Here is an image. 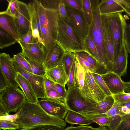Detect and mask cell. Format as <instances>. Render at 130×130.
<instances>
[{
    "instance_id": "1",
    "label": "cell",
    "mask_w": 130,
    "mask_h": 130,
    "mask_svg": "<svg viewBox=\"0 0 130 130\" xmlns=\"http://www.w3.org/2000/svg\"><path fill=\"white\" fill-rule=\"evenodd\" d=\"M18 110L16 123L21 130L43 125H54L64 130L67 126L63 120L49 114L38 103H32L26 100Z\"/></svg>"
},
{
    "instance_id": "2",
    "label": "cell",
    "mask_w": 130,
    "mask_h": 130,
    "mask_svg": "<svg viewBox=\"0 0 130 130\" xmlns=\"http://www.w3.org/2000/svg\"><path fill=\"white\" fill-rule=\"evenodd\" d=\"M41 31L46 53L57 39L59 0L39 1Z\"/></svg>"
},
{
    "instance_id": "3",
    "label": "cell",
    "mask_w": 130,
    "mask_h": 130,
    "mask_svg": "<svg viewBox=\"0 0 130 130\" xmlns=\"http://www.w3.org/2000/svg\"><path fill=\"white\" fill-rule=\"evenodd\" d=\"M57 40L66 52L75 53L85 52L89 55L85 41L75 32L70 25L67 18L59 17Z\"/></svg>"
},
{
    "instance_id": "4",
    "label": "cell",
    "mask_w": 130,
    "mask_h": 130,
    "mask_svg": "<svg viewBox=\"0 0 130 130\" xmlns=\"http://www.w3.org/2000/svg\"><path fill=\"white\" fill-rule=\"evenodd\" d=\"M93 19L90 26L89 35L96 48L99 62L108 72V61L104 43L101 15L99 6L101 1L90 0Z\"/></svg>"
},
{
    "instance_id": "5",
    "label": "cell",
    "mask_w": 130,
    "mask_h": 130,
    "mask_svg": "<svg viewBox=\"0 0 130 130\" xmlns=\"http://www.w3.org/2000/svg\"><path fill=\"white\" fill-rule=\"evenodd\" d=\"M106 15L114 47L115 62L124 43L125 29L127 24L121 13Z\"/></svg>"
},
{
    "instance_id": "6",
    "label": "cell",
    "mask_w": 130,
    "mask_h": 130,
    "mask_svg": "<svg viewBox=\"0 0 130 130\" xmlns=\"http://www.w3.org/2000/svg\"><path fill=\"white\" fill-rule=\"evenodd\" d=\"M65 4L70 25L80 38L85 41L89 35L90 26L83 10L75 9Z\"/></svg>"
},
{
    "instance_id": "7",
    "label": "cell",
    "mask_w": 130,
    "mask_h": 130,
    "mask_svg": "<svg viewBox=\"0 0 130 130\" xmlns=\"http://www.w3.org/2000/svg\"><path fill=\"white\" fill-rule=\"evenodd\" d=\"M0 93V102L9 113L17 112L26 100L23 91L11 85Z\"/></svg>"
},
{
    "instance_id": "8",
    "label": "cell",
    "mask_w": 130,
    "mask_h": 130,
    "mask_svg": "<svg viewBox=\"0 0 130 130\" xmlns=\"http://www.w3.org/2000/svg\"><path fill=\"white\" fill-rule=\"evenodd\" d=\"M80 91L86 100L94 103L103 101L107 96L95 81L92 73L88 71L86 72L83 86Z\"/></svg>"
},
{
    "instance_id": "9",
    "label": "cell",
    "mask_w": 130,
    "mask_h": 130,
    "mask_svg": "<svg viewBox=\"0 0 130 130\" xmlns=\"http://www.w3.org/2000/svg\"><path fill=\"white\" fill-rule=\"evenodd\" d=\"M65 99L69 110L77 114L95 106L98 103H93L86 100L81 94L79 89L76 87L68 89Z\"/></svg>"
},
{
    "instance_id": "10",
    "label": "cell",
    "mask_w": 130,
    "mask_h": 130,
    "mask_svg": "<svg viewBox=\"0 0 130 130\" xmlns=\"http://www.w3.org/2000/svg\"><path fill=\"white\" fill-rule=\"evenodd\" d=\"M12 58L13 64L16 71L22 75L29 82L37 98L43 99L46 98L44 86V77L27 71L21 67L13 58Z\"/></svg>"
},
{
    "instance_id": "11",
    "label": "cell",
    "mask_w": 130,
    "mask_h": 130,
    "mask_svg": "<svg viewBox=\"0 0 130 130\" xmlns=\"http://www.w3.org/2000/svg\"><path fill=\"white\" fill-rule=\"evenodd\" d=\"M65 53L56 40L45 53L42 63L46 69L62 65V61Z\"/></svg>"
},
{
    "instance_id": "12",
    "label": "cell",
    "mask_w": 130,
    "mask_h": 130,
    "mask_svg": "<svg viewBox=\"0 0 130 130\" xmlns=\"http://www.w3.org/2000/svg\"><path fill=\"white\" fill-rule=\"evenodd\" d=\"M37 103L49 114L62 120L69 110L65 104L46 98L38 100Z\"/></svg>"
},
{
    "instance_id": "13",
    "label": "cell",
    "mask_w": 130,
    "mask_h": 130,
    "mask_svg": "<svg viewBox=\"0 0 130 130\" xmlns=\"http://www.w3.org/2000/svg\"><path fill=\"white\" fill-rule=\"evenodd\" d=\"M101 17L108 61V69L109 71H112L115 62L113 42L109 29L107 17L103 15H101Z\"/></svg>"
},
{
    "instance_id": "14",
    "label": "cell",
    "mask_w": 130,
    "mask_h": 130,
    "mask_svg": "<svg viewBox=\"0 0 130 130\" xmlns=\"http://www.w3.org/2000/svg\"><path fill=\"white\" fill-rule=\"evenodd\" d=\"M14 17L20 36L27 34L31 22L27 4L19 1V8Z\"/></svg>"
},
{
    "instance_id": "15",
    "label": "cell",
    "mask_w": 130,
    "mask_h": 130,
    "mask_svg": "<svg viewBox=\"0 0 130 130\" xmlns=\"http://www.w3.org/2000/svg\"><path fill=\"white\" fill-rule=\"evenodd\" d=\"M0 68L10 84L17 88H19L15 79L17 72L13 66V58L9 54L5 53L0 54Z\"/></svg>"
},
{
    "instance_id": "16",
    "label": "cell",
    "mask_w": 130,
    "mask_h": 130,
    "mask_svg": "<svg viewBox=\"0 0 130 130\" xmlns=\"http://www.w3.org/2000/svg\"><path fill=\"white\" fill-rule=\"evenodd\" d=\"M112 95L123 92L125 82L112 71L100 74Z\"/></svg>"
},
{
    "instance_id": "17",
    "label": "cell",
    "mask_w": 130,
    "mask_h": 130,
    "mask_svg": "<svg viewBox=\"0 0 130 130\" xmlns=\"http://www.w3.org/2000/svg\"><path fill=\"white\" fill-rule=\"evenodd\" d=\"M125 0H101L99 6L101 15H106L124 11L127 5Z\"/></svg>"
},
{
    "instance_id": "18",
    "label": "cell",
    "mask_w": 130,
    "mask_h": 130,
    "mask_svg": "<svg viewBox=\"0 0 130 130\" xmlns=\"http://www.w3.org/2000/svg\"><path fill=\"white\" fill-rule=\"evenodd\" d=\"M0 27L17 41L20 37L14 17L6 11L0 12Z\"/></svg>"
},
{
    "instance_id": "19",
    "label": "cell",
    "mask_w": 130,
    "mask_h": 130,
    "mask_svg": "<svg viewBox=\"0 0 130 130\" xmlns=\"http://www.w3.org/2000/svg\"><path fill=\"white\" fill-rule=\"evenodd\" d=\"M115 102L112 95L107 96L104 100L98 103L95 106L89 108L78 114L84 118L87 116L104 113L112 107Z\"/></svg>"
},
{
    "instance_id": "20",
    "label": "cell",
    "mask_w": 130,
    "mask_h": 130,
    "mask_svg": "<svg viewBox=\"0 0 130 130\" xmlns=\"http://www.w3.org/2000/svg\"><path fill=\"white\" fill-rule=\"evenodd\" d=\"M21 53L40 63H42L45 55V47L38 41L37 38H33V43L27 48L22 50Z\"/></svg>"
},
{
    "instance_id": "21",
    "label": "cell",
    "mask_w": 130,
    "mask_h": 130,
    "mask_svg": "<svg viewBox=\"0 0 130 130\" xmlns=\"http://www.w3.org/2000/svg\"><path fill=\"white\" fill-rule=\"evenodd\" d=\"M122 107L115 102L112 107L106 113L108 120L107 124L110 130H117L122 119V116L125 114L122 112Z\"/></svg>"
},
{
    "instance_id": "22",
    "label": "cell",
    "mask_w": 130,
    "mask_h": 130,
    "mask_svg": "<svg viewBox=\"0 0 130 130\" xmlns=\"http://www.w3.org/2000/svg\"><path fill=\"white\" fill-rule=\"evenodd\" d=\"M45 76L55 83L64 87L67 84L68 78L62 65L46 69Z\"/></svg>"
},
{
    "instance_id": "23",
    "label": "cell",
    "mask_w": 130,
    "mask_h": 130,
    "mask_svg": "<svg viewBox=\"0 0 130 130\" xmlns=\"http://www.w3.org/2000/svg\"><path fill=\"white\" fill-rule=\"evenodd\" d=\"M16 80L22 89L27 100L32 103L37 104L38 99L28 81L22 75L17 72Z\"/></svg>"
},
{
    "instance_id": "24",
    "label": "cell",
    "mask_w": 130,
    "mask_h": 130,
    "mask_svg": "<svg viewBox=\"0 0 130 130\" xmlns=\"http://www.w3.org/2000/svg\"><path fill=\"white\" fill-rule=\"evenodd\" d=\"M27 5L31 19V28L32 29H38L41 38L43 40L41 31L39 19V1L34 0L29 2Z\"/></svg>"
},
{
    "instance_id": "25",
    "label": "cell",
    "mask_w": 130,
    "mask_h": 130,
    "mask_svg": "<svg viewBox=\"0 0 130 130\" xmlns=\"http://www.w3.org/2000/svg\"><path fill=\"white\" fill-rule=\"evenodd\" d=\"M128 57V52L124 43L120 55L114 63L112 72L120 77L124 75L127 70Z\"/></svg>"
},
{
    "instance_id": "26",
    "label": "cell",
    "mask_w": 130,
    "mask_h": 130,
    "mask_svg": "<svg viewBox=\"0 0 130 130\" xmlns=\"http://www.w3.org/2000/svg\"><path fill=\"white\" fill-rule=\"evenodd\" d=\"M75 86L81 90L83 86L86 71L76 57L75 59Z\"/></svg>"
},
{
    "instance_id": "27",
    "label": "cell",
    "mask_w": 130,
    "mask_h": 130,
    "mask_svg": "<svg viewBox=\"0 0 130 130\" xmlns=\"http://www.w3.org/2000/svg\"><path fill=\"white\" fill-rule=\"evenodd\" d=\"M64 120L66 122L72 125H88L94 122L91 120L83 118L75 112L70 110H69L64 118Z\"/></svg>"
},
{
    "instance_id": "28",
    "label": "cell",
    "mask_w": 130,
    "mask_h": 130,
    "mask_svg": "<svg viewBox=\"0 0 130 130\" xmlns=\"http://www.w3.org/2000/svg\"><path fill=\"white\" fill-rule=\"evenodd\" d=\"M23 55L25 59L29 64L32 73L42 77L45 76L46 69L42 63L39 62Z\"/></svg>"
},
{
    "instance_id": "29",
    "label": "cell",
    "mask_w": 130,
    "mask_h": 130,
    "mask_svg": "<svg viewBox=\"0 0 130 130\" xmlns=\"http://www.w3.org/2000/svg\"><path fill=\"white\" fill-rule=\"evenodd\" d=\"M17 40L6 32L0 29V48L3 49L14 44Z\"/></svg>"
},
{
    "instance_id": "30",
    "label": "cell",
    "mask_w": 130,
    "mask_h": 130,
    "mask_svg": "<svg viewBox=\"0 0 130 130\" xmlns=\"http://www.w3.org/2000/svg\"><path fill=\"white\" fill-rule=\"evenodd\" d=\"M75 56L76 53L67 52L63 57L62 64L68 76Z\"/></svg>"
},
{
    "instance_id": "31",
    "label": "cell",
    "mask_w": 130,
    "mask_h": 130,
    "mask_svg": "<svg viewBox=\"0 0 130 130\" xmlns=\"http://www.w3.org/2000/svg\"><path fill=\"white\" fill-rule=\"evenodd\" d=\"M33 37L31 26L28 32L21 36L17 41V42L21 46L22 50L27 48L33 43Z\"/></svg>"
},
{
    "instance_id": "32",
    "label": "cell",
    "mask_w": 130,
    "mask_h": 130,
    "mask_svg": "<svg viewBox=\"0 0 130 130\" xmlns=\"http://www.w3.org/2000/svg\"><path fill=\"white\" fill-rule=\"evenodd\" d=\"M83 10L89 26L93 20V15L90 0H82Z\"/></svg>"
},
{
    "instance_id": "33",
    "label": "cell",
    "mask_w": 130,
    "mask_h": 130,
    "mask_svg": "<svg viewBox=\"0 0 130 130\" xmlns=\"http://www.w3.org/2000/svg\"><path fill=\"white\" fill-rule=\"evenodd\" d=\"M85 41L89 52V55L95 58L100 63L99 57L96 48L93 42L89 35Z\"/></svg>"
},
{
    "instance_id": "34",
    "label": "cell",
    "mask_w": 130,
    "mask_h": 130,
    "mask_svg": "<svg viewBox=\"0 0 130 130\" xmlns=\"http://www.w3.org/2000/svg\"><path fill=\"white\" fill-rule=\"evenodd\" d=\"M13 58L24 69L28 72L32 73L29 64L21 52L14 55Z\"/></svg>"
},
{
    "instance_id": "35",
    "label": "cell",
    "mask_w": 130,
    "mask_h": 130,
    "mask_svg": "<svg viewBox=\"0 0 130 130\" xmlns=\"http://www.w3.org/2000/svg\"><path fill=\"white\" fill-rule=\"evenodd\" d=\"M92 74L95 81L99 86L106 96L112 95L100 74L95 73H92Z\"/></svg>"
},
{
    "instance_id": "36",
    "label": "cell",
    "mask_w": 130,
    "mask_h": 130,
    "mask_svg": "<svg viewBox=\"0 0 130 130\" xmlns=\"http://www.w3.org/2000/svg\"><path fill=\"white\" fill-rule=\"evenodd\" d=\"M19 1L17 0H11L9 1L6 12L9 14L14 17L19 8Z\"/></svg>"
},
{
    "instance_id": "37",
    "label": "cell",
    "mask_w": 130,
    "mask_h": 130,
    "mask_svg": "<svg viewBox=\"0 0 130 130\" xmlns=\"http://www.w3.org/2000/svg\"><path fill=\"white\" fill-rule=\"evenodd\" d=\"M46 98L66 104L65 98L61 97L54 89L45 91Z\"/></svg>"
},
{
    "instance_id": "38",
    "label": "cell",
    "mask_w": 130,
    "mask_h": 130,
    "mask_svg": "<svg viewBox=\"0 0 130 130\" xmlns=\"http://www.w3.org/2000/svg\"><path fill=\"white\" fill-rule=\"evenodd\" d=\"M117 130H130V113L122 116V120Z\"/></svg>"
},
{
    "instance_id": "39",
    "label": "cell",
    "mask_w": 130,
    "mask_h": 130,
    "mask_svg": "<svg viewBox=\"0 0 130 130\" xmlns=\"http://www.w3.org/2000/svg\"><path fill=\"white\" fill-rule=\"evenodd\" d=\"M76 57L86 71L91 73H97V69L86 60L77 55L76 53Z\"/></svg>"
},
{
    "instance_id": "40",
    "label": "cell",
    "mask_w": 130,
    "mask_h": 130,
    "mask_svg": "<svg viewBox=\"0 0 130 130\" xmlns=\"http://www.w3.org/2000/svg\"><path fill=\"white\" fill-rule=\"evenodd\" d=\"M19 129V124L10 121L0 120V129L14 130Z\"/></svg>"
},
{
    "instance_id": "41",
    "label": "cell",
    "mask_w": 130,
    "mask_h": 130,
    "mask_svg": "<svg viewBox=\"0 0 130 130\" xmlns=\"http://www.w3.org/2000/svg\"><path fill=\"white\" fill-rule=\"evenodd\" d=\"M115 102L120 104L130 101V94L124 92L112 95Z\"/></svg>"
},
{
    "instance_id": "42",
    "label": "cell",
    "mask_w": 130,
    "mask_h": 130,
    "mask_svg": "<svg viewBox=\"0 0 130 130\" xmlns=\"http://www.w3.org/2000/svg\"><path fill=\"white\" fill-rule=\"evenodd\" d=\"M75 59L72 65L68 76V80L66 84L68 87V89L75 87L74 74L75 64Z\"/></svg>"
},
{
    "instance_id": "43",
    "label": "cell",
    "mask_w": 130,
    "mask_h": 130,
    "mask_svg": "<svg viewBox=\"0 0 130 130\" xmlns=\"http://www.w3.org/2000/svg\"><path fill=\"white\" fill-rule=\"evenodd\" d=\"M25 130H63L56 126L50 125H43L35 126Z\"/></svg>"
},
{
    "instance_id": "44",
    "label": "cell",
    "mask_w": 130,
    "mask_h": 130,
    "mask_svg": "<svg viewBox=\"0 0 130 130\" xmlns=\"http://www.w3.org/2000/svg\"><path fill=\"white\" fill-rule=\"evenodd\" d=\"M10 85L2 70L0 68V92L3 91Z\"/></svg>"
},
{
    "instance_id": "45",
    "label": "cell",
    "mask_w": 130,
    "mask_h": 130,
    "mask_svg": "<svg viewBox=\"0 0 130 130\" xmlns=\"http://www.w3.org/2000/svg\"><path fill=\"white\" fill-rule=\"evenodd\" d=\"M124 43L128 53L130 54V25H127L125 29Z\"/></svg>"
},
{
    "instance_id": "46",
    "label": "cell",
    "mask_w": 130,
    "mask_h": 130,
    "mask_svg": "<svg viewBox=\"0 0 130 130\" xmlns=\"http://www.w3.org/2000/svg\"><path fill=\"white\" fill-rule=\"evenodd\" d=\"M54 89L61 97L63 98H65L67 94V91L66 90L65 87L54 83Z\"/></svg>"
},
{
    "instance_id": "47",
    "label": "cell",
    "mask_w": 130,
    "mask_h": 130,
    "mask_svg": "<svg viewBox=\"0 0 130 130\" xmlns=\"http://www.w3.org/2000/svg\"><path fill=\"white\" fill-rule=\"evenodd\" d=\"M58 10L60 17L64 18H67L65 4L63 0H59L58 5Z\"/></svg>"
},
{
    "instance_id": "48",
    "label": "cell",
    "mask_w": 130,
    "mask_h": 130,
    "mask_svg": "<svg viewBox=\"0 0 130 130\" xmlns=\"http://www.w3.org/2000/svg\"><path fill=\"white\" fill-rule=\"evenodd\" d=\"M66 4L73 8L79 10H82V0H63Z\"/></svg>"
},
{
    "instance_id": "49",
    "label": "cell",
    "mask_w": 130,
    "mask_h": 130,
    "mask_svg": "<svg viewBox=\"0 0 130 130\" xmlns=\"http://www.w3.org/2000/svg\"><path fill=\"white\" fill-rule=\"evenodd\" d=\"M19 113L18 110L16 113L14 114H9L7 115L1 116L0 120L10 121L16 123V119L18 117Z\"/></svg>"
},
{
    "instance_id": "50",
    "label": "cell",
    "mask_w": 130,
    "mask_h": 130,
    "mask_svg": "<svg viewBox=\"0 0 130 130\" xmlns=\"http://www.w3.org/2000/svg\"><path fill=\"white\" fill-rule=\"evenodd\" d=\"M108 120V117L104 116L95 118L91 120L100 125L106 126Z\"/></svg>"
},
{
    "instance_id": "51",
    "label": "cell",
    "mask_w": 130,
    "mask_h": 130,
    "mask_svg": "<svg viewBox=\"0 0 130 130\" xmlns=\"http://www.w3.org/2000/svg\"><path fill=\"white\" fill-rule=\"evenodd\" d=\"M94 128L91 126L80 125L76 127L71 125L68 126L64 130H93Z\"/></svg>"
},
{
    "instance_id": "52",
    "label": "cell",
    "mask_w": 130,
    "mask_h": 130,
    "mask_svg": "<svg viewBox=\"0 0 130 130\" xmlns=\"http://www.w3.org/2000/svg\"><path fill=\"white\" fill-rule=\"evenodd\" d=\"M44 78V86L45 91L54 89V83L47 78L45 76Z\"/></svg>"
},
{
    "instance_id": "53",
    "label": "cell",
    "mask_w": 130,
    "mask_h": 130,
    "mask_svg": "<svg viewBox=\"0 0 130 130\" xmlns=\"http://www.w3.org/2000/svg\"><path fill=\"white\" fill-rule=\"evenodd\" d=\"M9 115L2 104L0 102V116Z\"/></svg>"
},
{
    "instance_id": "54",
    "label": "cell",
    "mask_w": 130,
    "mask_h": 130,
    "mask_svg": "<svg viewBox=\"0 0 130 130\" xmlns=\"http://www.w3.org/2000/svg\"><path fill=\"white\" fill-rule=\"evenodd\" d=\"M124 92L130 94V81L125 82Z\"/></svg>"
},
{
    "instance_id": "55",
    "label": "cell",
    "mask_w": 130,
    "mask_h": 130,
    "mask_svg": "<svg viewBox=\"0 0 130 130\" xmlns=\"http://www.w3.org/2000/svg\"><path fill=\"white\" fill-rule=\"evenodd\" d=\"M93 130H110L109 128L105 126L100 125L97 128H94Z\"/></svg>"
},
{
    "instance_id": "56",
    "label": "cell",
    "mask_w": 130,
    "mask_h": 130,
    "mask_svg": "<svg viewBox=\"0 0 130 130\" xmlns=\"http://www.w3.org/2000/svg\"><path fill=\"white\" fill-rule=\"evenodd\" d=\"M122 110L123 112L125 114L130 113V109L125 106H122Z\"/></svg>"
},
{
    "instance_id": "57",
    "label": "cell",
    "mask_w": 130,
    "mask_h": 130,
    "mask_svg": "<svg viewBox=\"0 0 130 130\" xmlns=\"http://www.w3.org/2000/svg\"><path fill=\"white\" fill-rule=\"evenodd\" d=\"M124 11L130 17V6L127 5L125 7Z\"/></svg>"
},
{
    "instance_id": "58",
    "label": "cell",
    "mask_w": 130,
    "mask_h": 130,
    "mask_svg": "<svg viewBox=\"0 0 130 130\" xmlns=\"http://www.w3.org/2000/svg\"><path fill=\"white\" fill-rule=\"evenodd\" d=\"M122 106H125L130 109V101L120 104Z\"/></svg>"
},
{
    "instance_id": "59",
    "label": "cell",
    "mask_w": 130,
    "mask_h": 130,
    "mask_svg": "<svg viewBox=\"0 0 130 130\" xmlns=\"http://www.w3.org/2000/svg\"><path fill=\"white\" fill-rule=\"evenodd\" d=\"M125 1L127 3V5L130 6V0H126Z\"/></svg>"
},
{
    "instance_id": "60",
    "label": "cell",
    "mask_w": 130,
    "mask_h": 130,
    "mask_svg": "<svg viewBox=\"0 0 130 130\" xmlns=\"http://www.w3.org/2000/svg\"><path fill=\"white\" fill-rule=\"evenodd\" d=\"M3 130H10V129H4Z\"/></svg>"
},
{
    "instance_id": "61",
    "label": "cell",
    "mask_w": 130,
    "mask_h": 130,
    "mask_svg": "<svg viewBox=\"0 0 130 130\" xmlns=\"http://www.w3.org/2000/svg\"><path fill=\"white\" fill-rule=\"evenodd\" d=\"M17 130V129H15V130Z\"/></svg>"
},
{
    "instance_id": "62",
    "label": "cell",
    "mask_w": 130,
    "mask_h": 130,
    "mask_svg": "<svg viewBox=\"0 0 130 130\" xmlns=\"http://www.w3.org/2000/svg\"><path fill=\"white\" fill-rule=\"evenodd\" d=\"M129 25H130V23L129 24Z\"/></svg>"
}]
</instances>
